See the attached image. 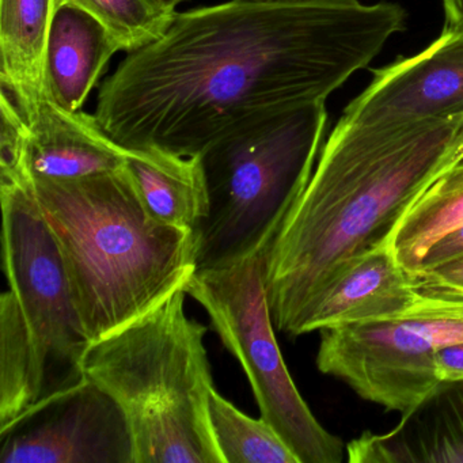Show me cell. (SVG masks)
<instances>
[{
    "mask_svg": "<svg viewBox=\"0 0 463 463\" xmlns=\"http://www.w3.org/2000/svg\"><path fill=\"white\" fill-rule=\"evenodd\" d=\"M270 242L232 264L197 270L185 292L207 311L222 343L242 365L262 419L278 430L299 463H341L346 444L314 416L276 340L265 288Z\"/></svg>",
    "mask_w": 463,
    "mask_h": 463,
    "instance_id": "8992f818",
    "label": "cell"
},
{
    "mask_svg": "<svg viewBox=\"0 0 463 463\" xmlns=\"http://www.w3.org/2000/svg\"><path fill=\"white\" fill-rule=\"evenodd\" d=\"M420 294L463 297V259L411 276Z\"/></svg>",
    "mask_w": 463,
    "mask_h": 463,
    "instance_id": "44dd1931",
    "label": "cell"
},
{
    "mask_svg": "<svg viewBox=\"0 0 463 463\" xmlns=\"http://www.w3.org/2000/svg\"><path fill=\"white\" fill-rule=\"evenodd\" d=\"M185 289L89 346L83 373L120 406L134 463H223L210 420L213 387L204 337Z\"/></svg>",
    "mask_w": 463,
    "mask_h": 463,
    "instance_id": "277c9868",
    "label": "cell"
},
{
    "mask_svg": "<svg viewBox=\"0 0 463 463\" xmlns=\"http://www.w3.org/2000/svg\"><path fill=\"white\" fill-rule=\"evenodd\" d=\"M0 200L2 260L9 283L0 313L23 330L47 398L86 378L83 359L91 341L58 243L28 186L0 184Z\"/></svg>",
    "mask_w": 463,
    "mask_h": 463,
    "instance_id": "52a82bcc",
    "label": "cell"
},
{
    "mask_svg": "<svg viewBox=\"0 0 463 463\" xmlns=\"http://www.w3.org/2000/svg\"><path fill=\"white\" fill-rule=\"evenodd\" d=\"M463 159V113L373 139L327 137L310 181L268 246L276 329L298 337L322 295L390 242L422 192Z\"/></svg>",
    "mask_w": 463,
    "mask_h": 463,
    "instance_id": "7a4b0ae2",
    "label": "cell"
},
{
    "mask_svg": "<svg viewBox=\"0 0 463 463\" xmlns=\"http://www.w3.org/2000/svg\"><path fill=\"white\" fill-rule=\"evenodd\" d=\"M88 12L110 32L121 52L132 53L161 39L175 13L156 0H55Z\"/></svg>",
    "mask_w": 463,
    "mask_h": 463,
    "instance_id": "d6986e66",
    "label": "cell"
},
{
    "mask_svg": "<svg viewBox=\"0 0 463 463\" xmlns=\"http://www.w3.org/2000/svg\"><path fill=\"white\" fill-rule=\"evenodd\" d=\"M463 226V159L433 181L395 227L390 248L401 267L413 275L439 240Z\"/></svg>",
    "mask_w": 463,
    "mask_h": 463,
    "instance_id": "e0dca14e",
    "label": "cell"
},
{
    "mask_svg": "<svg viewBox=\"0 0 463 463\" xmlns=\"http://www.w3.org/2000/svg\"><path fill=\"white\" fill-rule=\"evenodd\" d=\"M319 332L321 373L363 400L405 414L441 383L435 352L463 343V297L419 292L400 316Z\"/></svg>",
    "mask_w": 463,
    "mask_h": 463,
    "instance_id": "ba28073f",
    "label": "cell"
},
{
    "mask_svg": "<svg viewBox=\"0 0 463 463\" xmlns=\"http://www.w3.org/2000/svg\"><path fill=\"white\" fill-rule=\"evenodd\" d=\"M210 420L223 463H299L267 420L243 413L216 389L210 395Z\"/></svg>",
    "mask_w": 463,
    "mask_h": 463,
    "instance_id": "ac0fdd59",
    "label": "cell"
},
{
    "mask_svg": "<svg viewBox=\"0 0 463 463\" xmlns=\"http://www.w3.org/2000/svg\"><path fill=\"white\" fill-rule=\"evenodd\" d=\"M460 259H463V226L444 235L435 245L430 246V250L424 254L413 275L441 267V265Z\"/></svg>",
    "mask_w": 463,
    "mask_h": 463,
    "instance_id": "7402d4cb",
    "label": "cell"
},
{
    "mask_svg": "<svg viewBox=\"0 0 463 463\" xmlns=\"http://www.w3.org/2000/svg\"><path fill=\"white\" fill-rule=\"evenodd\" d=\"M55 0H0V93L31 112L47 97L44 56Z\"/></svg>",
    "mask_w": 463,
    "mask_h": 463,
    "instance_id": "2e32d148",
    "label": "cell"
},
{
    "mask_svg": "<svg viewBox=\"0 0 463 463\" xmlns=\"http://www.w3.org/2000/svg\"><path fill=\"white\" fill-rule=\"evenodd\" d=\"M351 463H463V381L441 382L387 433L346 444Z\"/></svg>",
    "mask_w": 463,
    "mask_h": 463,
    "instance_id": "7c38bea8",
    "label": "cell"
},
{
    "mask_svg": "<svg viewBox=\"0 0 463 463\" xmlns=\"http://www.w3.org/2000/svg\"><path fill=\"white\" fill-rule=\"evenodd\" d=\"M156 4L161 5V6L166 7V9L172 10V12H175L178 6L186 0H156Z\"/></svg>",
    "mask_w": 463,
    "mask_h": 463,
    "instance_id": "d4e9b609",
    "label": "cell"
},
{
    "mask_svg": "<svg viewBox=\"0 0 463 463\" xmlns=\"http://www.w3.org/2000/svg\"><path fill=\"white\" fill-rule=\"evenodd\" d=\"M25 185L58 243L91 344L185 289L197 272L196 232L154 218L126 167Z\"/></svg>",
    "mask_w": 463,
    "mask_h": 463,
    "instance_id": "3957f363",
    "label": "cell"
},
{
    "mask_svg": "<svg viewBox=\"0 0 463 463\" xmlns=\"http://www.w3.org/2000/svg\"><path fill=\"white\" fill-rule=\"evenodd\" d=\"M439 381H463V343L444 346L435 352Z\"/></svg>",
    "mask_w": 463,
    "mask_h": 463,
    "instance_id": "603a6c76",
    "label": "cell"
},
{
    "mask_svg": "<svg viewBox=\"0 0 463 463\" xmlns=\"http://www.w3.org/2000/svg\"><path fill=\"white\" fill-rule=\"evenodd\" d=\"M0 184H25V116L4 93H0Z\"/></svg>",
    "mask_w": 463,
    "mask_h": 463,
    "instance_id": "ffe728a7",
    "label": "cell"
},
{
    "mask_svg": "<svg viewBox=\"0 0 463 463\" xmlns=\"http://www.w3.org/2000/svg\"><path fill=\"white\" fill-rule=\"evenodd\" d=\"M0 439V463H134L123 411L88 378L39 401Z\"/></svg>",
    "mask_w": 463,
    "mask_h": 463,
    "instance_id": "30bf717a",
    "label": "cell"
},
{
    "mask_svg": "<svg viewBox=\"0 0 463 463\" xmlns=\"http://www.w3.org/2000/svg\"><path fill=\"white\" fill-rule=\"evenodd\" d=\"M330 137L373 139L463 113V29L444 26L417 55L373 70Z\"/></svg>",
    "mask_w": 463,
    "mask_h": 463,
    "instance_id": "9c48e42d",
    "label": "cell"
},
{
    "mask_svg": "<svg viewBox=\"0 0 463 463\" xmlns=\"http://www.w3.org/2000/svg\"><path fill=\"white\" fill-rule=\"evenodd\" d=\"M24 116L26 183L80 180L126 167L128 150L104 131L96 115L63 109L45 97Z\"/></svg>",
    "mask_w": 463,
    "mask_h": 463,
    "instance_id": "8fae6325",
    "label": "cell"
},
{
    "mask_svg": "<svg viewBox=\"0 0 463 463\" xmlns=\"http://www.w3.org/2000/svg\"><path fill=\"white\" fill-rule=\"evenodd\" d=\"M417 298L411 276L387 243L363 254L340 276L311 308L298 335L392 318L408 310Z\"/></svg>",
    "mask_w": 463,
    "mask_h": 463,
    "instance_id": "4fadbf2b",
    "label": "cell"
},
{
    "mask_svg": "<svg viewBox=\"0 0 463 463\" xmlns=\"http://www.w3.org/2000/svg\"><path fill=\"white\" fill-rule=\"evenodd\" d=\"M443 2L446 25L449 28L463 29V0H441Z\"/></svg>",
    "mask_w": 463,
    "mask_h": 463,
    "instance_id": "cb8c5ba5",
    "label": "cell"
},
{
    "mask_svg": "<svg viewBox=\"0 0 463 463\" xmlns=\"http://www.w3.org/2000/svg\"><path fill=\"white\" fill-rule=\"evenodd\" d=\"M120 45L93 15L71 4L55 5L44 56V89L51 101L82 109Z\"/></svg>",
    "mask_w": 463,
    "mask_h": 463,
    "instance_id": "5bb4252c",
    "label": "cell"
},
{
    "mask_svg": "<svg viewBox=\"0 0 463 463\" xmlns=\"http://www.w3.org/2000/svg\"><path fill=\"white\" fill-rule=\"evenodd\" d=\"M325 101L265 116L202 156L210 213L196 232L197 270L232 264L273 240L310 181L324 146Z\"/></svg>",
    "mask_w": 463,
    "mask_h": 463,
    "instance_id": "5b68a950",
    "label": "cell"
},
{
    "mask_svg": "<svg viewBox=\"0 0 463 463\" xmlns=\"http://www.w3.org/2000/svg\"><path fill=\"white\" fill-rule=\"evenodd\" d=\"M397 4L229 0L175 13L102 83L97 120L127 150L194 156L280 110L326 101L405 29Z\"/></svg>",
    "mask_w": 463,
    "mask_h": 463,
    "instance_id": "6da1fadb",
    "label": "cell"
},
{
    "mask_svg": "<svg viewBox=\"0 0 463 463\" xmlns=\"http://www.w3.org/2000/svg\"><path fill=\"white\" fill-rule=\"evenodd\" d=\"M126 170L148 213L178 229L197 232L210 213V192L202 156H181L159 148L128 150Z\"/></svg>",
    "mask_w": 463,
    "mask_h": 463,
    "instance_id": "9a60e30c",
    "label": "cell"
}]
</instances>
